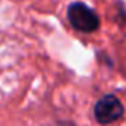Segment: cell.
I'll return each mask as SVG.
<instances>
[{"instance_id": "7a4b0ae2", "label": "cell", "mask_w": 126, "mask_h": 126, "mask_svg": "<svg viewBox=\"0 0 126 126\" xmlns=\"http://www.w3.org/2000/svg\"><path fill=\"white\" fill-rule=\"evenodd\" d=\"M125 113V107L120 99L113 94L102 96L94 105V120L101 125H110L118 121Z\"/></svg>"}, {"instance_id": "6da1fadb", "label": "cell", "mask_w": 126, "mask_h": 126, "mask_svg": "<svg viewBox=\"0 0 126 126\" xmlns=\"http://www.w3.org/2000/svg\"><path fill=\"white\" fill-rule=\"evenodd\" d=\"M69 24L81 34H93L99 29L101 21L96 11L83 2H74L67 8Z\"/></svg>"}]
</instances>
